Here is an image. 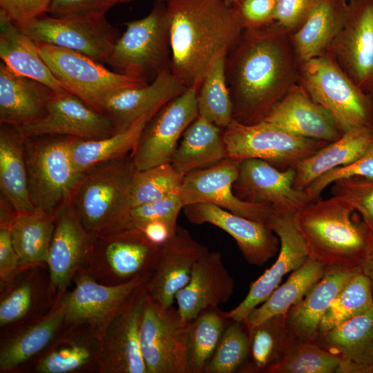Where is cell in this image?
<instances>
[{"label":"cell","instance_id":"obj_21","mask_svg":"<svg viewBox=\"0 0 373 373\" xmlns=\"http://www.w3.org/2000/svg\"><path fill=\"white\" fill-rule=\"evenodd\" d=\"M186 89L169 68L149 84L111 93L102 101L99 111L110 119L115 133L122 132L144 115L160 108Z\"/></svg>","mask_w":373,"mask_h":373},{"label":"cell","instance_id":"obj_33","mask_svg":"<svg viewBox=\"0 0 373 373\" xmlns=\"http://www.w3.org/2000/svg\"><path fill=\"white\" fill-rule=\"evenodd\" d=\"M0 57L15 73L37 80L55 92L65 90L41 57L37 44L1 13Z\"/></svg>","mask_w":373,"mask_h":373},{"label":"cell","instance_id":"obj_60","mask_svg":"<svg viewBox=\"0 0 373 373\" xmlns=\"http://www.w3.org/2000/svg\"><path fill=\"white\" fill-rule=\"evenodd\" d=\"M365 373H373V362L366 368Z\"/></svg>","mask_w":373,"mask_h":373},{"label":"cell","instance_id":"obj_4","mask_svg":"<svg viewBox=\"0 0 373 373\" xmlns=\"http://www.w3.org/2000/svg\"><path fill=\"white\" fill-rule=\"evenodd\" d=\"M137 170L131 152L84 172L70 202L87 232L108 228L117 233L133 227L131 189Z\"/></svg>","mask_w":373,"mask_h":373},{"label":"cell","instance_id":"obj_37","mask_svg":"<svg viewBox=\"0 0 373 373\" xmlns=\"http://www.w3.org/2000/svg\"><path fill=\"white\" fill-rule=\"evenodd\" d=\"M117 238L106 247L105 255L113 273L121 278H132L153 270L161 246L151 242L139 229H131L117 233Z\"/></svg>","mask_w":373,"mask_h":373},{"label":"cell","instance_id":"obj_25","mask_svg":"<svg viewBox=\"0 0 373 373\" xmlns=\"http://www.w3.org/2000/svg\"><path fill=\"white\" fill-rule=\"evenodd\" d=\"M55 91L0 63V124L21 127L43 119Z\"/></svg>","mask_w":373,"mask_h":373},{"label":"cell","instance_id":"obj_43","mask_svg":"<svg viewBox=\"0 0 373 373\" xmlns=\"http://www.w3.org/2000/svg\"><path fill=\"white\" fill-rule=\"evenodd\" d=\"M341 359L314 342L296 338L283 359L269 373L337 372Z\"/></svg>","mask_w":373,"mask_h":373},{"label":"cell","instance_id":"obj_57","mask_svg":"<svg viewBox=\"0 0 373 373\" xmlns=\"http://www.w3.org/2000/svg\"><path fill=\"white\" fill-rule=\"evenodd\" d=\"M360 269L361 272L369 279L373 292V238Z\"/></svg>","mask_w":373,"mask_h":373},{"label":"cell","instance_id":"obj_26","mask_svg":"<svg viewBox=\"0 0 373 373\" xmlns=\"http://www.w3.org/2000/svg\"><path fill=\"white\" fill-rule=\"evenodd\" d=\"M314 343L341 359L337 373H365L373 362V307L319 333Z\"/></svg>","mask_w":373,"mask_h":373},{"label":"cell","instance_id":"obj_49","mask_svg":"<svg viewBox=\"0 0 373 373\" xmlns=\"http://www.w3.org/2000/svg\"><path fill=\"white\" fill-rule=\"evenodd\" d=\"M90 358L89 351L81 345L63 347L52 352L37 364L40 373H66L74 371L86 364Z\"/></svg>","mask_w":373,"mask_h":373},{"label":"cell","instance_id":"obj_22","mask_svg":"<svg viewBox=\"0 0 373 373\" xmlns=\"http://www.w3.org/2000/svg\"><path fill=\"white\" fill-rule=\"evenodd\" d=\"M234 280L219 251H208L195 264L189 280L175 295L178 310L190 322L203 311L227 302L234 289Z\"/></svg>","mask_w":373,"mask_h":373},{"label":"cell","instance_id":"obj_10","mask_svg":"<svg viewBox=\"0 0 373 373\" xmlns=\"http://www.w3.org/2000/svg\"><path fill=\"white\" fill-rule=\"evenodd\" d=\"M39 52L62 88L99 111L102 101L123 88L147 84L119 74L81 52L37 43Z\"/></svg>","mask_w":373,"mask_h":373},{"label":"cell","instance_id":"obj_3","mask_svg":"<svg viewBox=\"0 0 373 373\" xmlns=\"http://www.w3.org/2000/svg\"><path fill=\"white\" fill-rule=\"evenodd\" d=\"M355 210L337 196L318 199L294 214L308 257L326 266L360 267L373 238L362 220L352 218Z\"/></svg>","mask_w":373,"mask_h":373},{"label":"cell","instance_id":"obj_36","mask_svg":"<svg viewBox=\"0 0 373 373\" xmlns=\"http://www.w3.org/2000/svg\"><path fill=\"white\" fill-rule=\"evenodd\" d=\"M159 109L144 115L126 130L110 136L97 140L75 137L70 149L71 160L75 169L84 173L99 164L131 153L146 124Z\"/></svg>","mask_w":373,"mask_h":373},{"label":"cell","instance_id":"obj_29","mask_svg":"<svg viewBox=\"0 0 373 373\" xmlns=\"http://www.w3.org/2000/svg\"><path fill=\"white\" fill-rule=\"evenodd\" d=\"M373 142V128L362 126L343 133L316 153L300 160L294 167V186L305 190L323 174L348 165L361 157Z\"/></svg>","mask_w":373,"mask_h":373},{"label":"cell","instance_id":"obj_39","mask_svg":"<svg viewBox=\"0 0 373 373\" xmlns=\"http://www.w3.org/2000/svg\"><path fill=\"white\" fill-rule=\"evenodd\" d=\"M230 321L225 312L212 307L203 311L189 323L187 365L189 373H204Z\"/></svg>","mask_w":373,"mask_h":373},{"label":"cell","instance_id":"obj_40","mask_svg":"<svg viewBox=\"0 0 373 373\" xmlns=\"http://www.w3.org/2000/svg\"><path fill=\"white\" fill-rule=\"evenodd\" d=\"M65 318V307L61 304L41 321L10 339L1 349V370L15 367L44 348L53 338Z\"/></svg>","mask_w":373,"mask_h":373},{"label":"cell","instance_id":"obj_61","mask_svg":"<svg viewBox=\"0 0 373 373\" xmlns=\"http://www.w3.org/2000/svg\"><path fill=\"white\" fill-rule=\"evenodd\" d=\"M370 96V98H371V100H372V106H373V93L369 94Z\"/></svg>","mask_w":373,"mask_h":373},{"label":"cell","instance_id":"obj_9","mask_svg":"<svg viewBox=\"0 0 373 373\" xmlns=\"http://www.w3.org/2000/svg\"><path fill=\"white\" fill-rule=\"evenodd\" d=\"M36 43L70 49L105 63L120 35L105 13L63 17L45 14L31 21L15 23Z\"/></svg>","mask_w":373,"mask_h":373},{"label":"cell","instance_id":"obj_28","mask_svg":"<svg viewBox=\"0 0 373 373\" xmlns=\"http://www.w3.org/2000/svg\"><path fill=\"white\" fill-rule=\"evenodd\" d=\"M87 231L70 200L55 213V229L48 262L51 285L64 288L73 274L87 249Z\"/></svg>","mask_w":373,"mask_h":373},{"label":"cell","instance_id":"obj_13","mask_svg":"<svg viewBox=\"0 0 373 373\" xmlns=\"http://www.w3.org/2000/svg\"><path fill=\"white\" fill-rule=\"evenodd\" d=\"M327 52L365 93H373V0H351Z\"/></svg>","mask_w":373,"mask_h":373},{"label":"cell","instance_id":"obj_27","mask_svg":"<svg viewBox=\"0 0 373 373\" xmlns=\"http://www.w3.org/2000/svg\"><path fill=\"white\" fill-rule=\"evenodd\" d=\"M360 267L327 266L322 278L286 314V323L298 339L314 342L323 317L344 285Z\"/></svg>","mask_w":373,"mask_h":373},{"label":"cell","instance_id":"obj_20","mask_svg":"<svg viewBox=\"0 0 373 373\" xmlns=\"http://www.w3.org/2000/svg\"><path fill=\"white\" fill-rule=\"evenodd\" d=\"M209 251L208 247L199 242L182 227L161 246L148 281V294L161 305H173L175 295L189 282L195 262Z\"/></svg>","mask_w":373,"mask_h":373},{"label":"cell","instance_id":"obj_51","mask_svg":"<svg viewBox=\"0 0 373 373\" xmlns=\"http://www.w3.org/2000/svg\"><path fill=\"white\" fill-rule=\"evenodd\" d=\"M276 0H238L233 6L244 28H258L274 21Z\"/></svg>","mask_w":373,"mask_h":373},{"label":"cell","instance_id":"obj_2","mask_svg":"<svg viewBox=\"0 0 373 373\" xmlns=\"http://www.w3.org/2000/svg\"><path fill=\"white\" fill-rule=\"evenodd\" d=\"M166 6L170 70L186 88L199 89L215 61L235 46L244 27L236 8L224 0H168Z\"/></svg>","mask_w":373,"mask_h":373},{"label":"cell","instance_id":"obj_14","mask_svg":"<svg viewBox=\"0 0 373 373\" xmlns=\"http://www.w3.org/2000/svg\"><path fill=\"white\" fill-rule=\"evenodd\" d=\"M240 162L228 157L212 166L186 174L179 192L184 207L197 203L212 204L267 224L271 212L270 205L243 201L233 192Z\"/></svg>","mask_w":373,"mask_h":373},{"label":"cell","instance_id":"obj_56","mask_svg":"<svg viewBox=\"0 0 373 373\" xmlns=\"http://www.w3.org/2000/svg\"><path fill=\"white\" fill-rule=\"evenodd\" d=\"M177 224L163 220L149 222L139 229L153 244L162 246L169 241L175 233Z\"/></svg>","mask_w":373,"mask_h":373},{"label":"cell","instance_id":"obj_45","mask_svg":"<svg viewBox=\"0 0 373 373\" xmlns=\"http://www.w3.org/2000/svg\"><path fill=\"white\" fill-rule=\"evenodd\" d=\"M250 335L243 321L231 320L204 373L238 372L249 350Z\"/></svg>","mask_w":373,"mask_h":373},{"label":"cell","instance_id":"obj_47","mask_svg":"<svg viewBox=\"0 0 373 373\" xmlns=\"http://www.w3.org/2000/svg\"><path fill=\"white\" fill-rule=\"evenodd\" d=\"M348 178L373 180V142L358 160L323 174L312 182L305 191L310 202H314L320 198L323 191L329 184L340 179Z\"/></svg>","mask_w":373,"mask_h":373},{"label":"cell","instance_id":"obj_11","mask_svg":"<svg viewBox=\"0 0 373 373\" xmlns=\"http://www.w3.org/2000/svg\"><path fill=\"white\" fill-rule=\"evenodd\" d=\"M178 308L164 307L147 294L140 327V341L148 373H189L187 332Z\"/></svg>","mask_w":373,"mask_h":373},{"label":"cell","instance_id":"obj_12","mask_svg":"<svg viewBox=\"0 0 373 373\" xmlns=\"http://www.w3.org/2000/svg\"><path fill=\"white\" fill-rule=\"evenodd\" d=\"M198 90L187 88L149 119L131 151L137 170L171 163L180 137L198 115Z\"/></svg>","mask_w":373,"mask_h":373},{"label":"cell","instance_id":"obj_6","mask_svg":"<svg viewBox=\"0 0 373 373\" xmlns=\"http://www.w3.org/2000/svg\"><path fill=\"white\" fill-rule=\"evenodd\" d=\"M126 26L105 64L119 74L149 84L170 68L166 2L156 1L146 16L128 21Z\"/></svg>","mask_w":373,"mask_h":373},{"label":"cell","instance_id":"obj_50","mask_svg":"<svg viewBox=\"0 0 373 373\" xmlns=\"http://www.w3.org/2000/svg\"><path fill=\"white\" fill-rule=\"evenodd\" d=\"M321 0H276L274 21L290 33L305 22Z\"/></svg>","mask_w":373,"mask_h":373},{"label":"cell","instance_id":"obj_59","mask_svg":"<svg viewBox=\"0 0 373 373\" xmlns=\"http://www.w3.org/2000/svg\"><path fill=\"white\" fill-rule=\"evenodd\" d=\"M116 1H117V3H126V2L132 1L133 0H116ZM155 1L166 2L168 0H155Z\"/></svg>","mask_w":373,"mask_h":373},{"label":"cell","instance_id":"obj_8","mask_svg":"<svg viewBox=\"0 0 373 373\" xmlns=\"http://www.w3.org/2000/svg\"><path fill=\"white\" fill-rule=\"evenodd\" d=\"M223 138L229 157L258 159L280 170L294 169L329 143L291 134L265 121L247 125L233 119L224 128Z\"/></svg>","mask_w":373,"mask_h":373},{"label":"cell","instance_id":"obj_30","mask_svg":"<svg viewBox=\"0 0 373 373\" xmlns=\"http://www.w3.org/2000/svg\"><path fill=\"white\" fill-rule=\"evenodd\" d=\"M0 189L17 213L36 211L29 193L24 137L19 127L8 124L0 126Z\"/></svg>","mask_w":373,"mask_h":373},{"label":"cell","instance_id":"obj_41","mask_svg":"<svg viewBox=\"0 0 373 373\" xmlns=\"http://www.w3.org/2000/svg\"><path fill=\"white\" fill-rule=\"evenodd\" d=\"M226 58L222 56L215 61L198 90V115L222 129L233 119V104L226 79Z\"/></svg>","mask_w":373,"mask_h":373},{"label":"cell","instance_id":"obj_52","mask_svg":"<svg viewBox=\"0 0 373 373\" xmlns=\"http://www.w3.org/2000/svg\"><path fill=\"white\" fill-rule=\"evenodd\" d=\"M51 0H0V13L15 23L48 13Z\"/></svg>","mask_w":373,"mask_h":373},{"label":"cell","instance_id":"obj_15","mask_svg":"<svg viewBox=\"0 0 373 373\" xmlns=\"http://www.w3.org/2000/svg\"><path fill=\"white\" fill-rule=\"evenodd\" d=\"M148 281L111 317L101 341L99 354L101 372L148 373L140 341V327L148 294Z\"/></svg>","mask_w":373,"mask_h":373},{"label":"cell","instance_id":"obj_35","mask_svg":"<svg viewBox=\"0 0 373 373\" xmlns=\"http://www.w3.org/2000/svg\"><path fill=\"white\" fill-rule=\"evenodd\" d=\"M249 335L248 356L238 372L269 373L283 359L296 338L287 325L286 316L283 314L265 320Z\"/></svg>","mask_w":373,"mask_h":373},{"label":"cell","instance_id":"obj_32","mask_svg":"<svg viewBox=\"0 0 373 373\" xmlns=\"http://www.w3.org/2000/svg\"><path fill=\"white\" fill-rule=\"evenodd\" d=\"M347 0H321L305 22L290 33L300 62L324 54L342 29Z\"/></svg>","mask_w":373,"mask_h":373},{"label":"cell","instance_id":"obj_46","mask_svg":"<svg viewBox=\"0 0 373 373\" xmlns=\"http://www.w3.org/2000/svg\"><path fill=\"white\" fill-rule=\"evenodd\" d=\"M332 184V195L350 204L373 231V180L348 178Z\"/></svg>","mask_w":373,"mask_h":373},{"label":"cell","instance_id":"obj_34","mask_svg":"<svg viewBox=\"0 0 373 373\" xmlns=\"http://www.w3.org/2000/svg\"><path fill=\"white\" fill-rule=\"evenodd\" d=\"M327 267L323 262L308 257L301 266L292 271L285 283L278 287L243 321L249 332L271 316L278 314L286 316L289 309L300 303L322 278Z\"/></svg>","mask_w":373,"mask_h":373},{"label":"cell","instance_id":"obj_48","mask_svg":"<svg viewBox=\"0 0 373 373\" xmlns=\"http://www.w3.org/2000/svg\"><path fill=\"white\" fill-rule=\"evenodd\" d=\"M184 205L179 193L153 202L132 207L130 218L132 225L140 229L155 220H163L177 224L178 215Z\"/></svg>","mask_w":373,"mask_h":373},{"label":"cell","instance_id":"obj_31","mask_svg":"<svg viewBox=\"0 0 373 373\" xmlns=\"http://www.w3.org/2000/svg\"><path fill=\"white\" fill-rule=\"evenodd\" d=\"M223 130L198 115L184 132L171 164L186 175L228 157Z\"/></svg>","mask_w":373,"mask_h":373},{"label":"cell","instance_id":"obj_42","mask_svg":"<svg viewBox=\"0 0 373 373\" xmlns=\"http://www.w3.org/2000/svg\"><path fill=\"white\" fill-rule=\"evenodd\" d=\"M373 307L371 283L361 271L342 287L325 313L319 333L326 332Z\"/></svg>","mask_w":373,"mask_h":373},{"label":"cell","instance_id":"obj_23","mask_svg":"<svg viewBox=\"0 0 373 373\" xmlns=\"http://www.w3.org/2000/svg\"><path fill=\"white\" fill-rule=\"evenodd\" d=\"M262 121L298 136L327 142L342 135L330 115L298 84L274 106Z\"/></svg>","mask_w":373,"mask_h":373},{"label":"cell","instance_id":"obj_54","mask_svg":"<svg viewBox=\"0 0 373 373\" xmlns=\"http://www.w3.org/2000/svg\"><path fill=\"white\" fill-rule=\"evenodd\" d=\"M116 0H51L48 15L63 17L87 13H106Z\"/></svg>","mask_w":373,"mask_h":373},{"label":"cell","instance_id":"obj_16","mask_svg":"<svg viewBox=\"0 0 373 373\" xmlns=\"http://www.w3.org/2000/svg\"><path fill=\"white\" fill-rule=\"evenodd\" d=\"M294 214L271 208L267 225L279 238L278 258L270 268L251 284L242 301L233 309L225 312L229 319L243 321L268 298L283 276L298 268L308 258L305 245L295 224Z\"/></svg>","mask_w":373,"mask_h":373},{"label":"cell","instance_id":"obj_5","mask_svg":"<svg viewBox=\"0 0 373 373\" xmlns=\"http://www.w3.org/2000/svg\"><path fill=\"white\" fill-rule=\"evenodd\" d=\"M75 137L59 135L24 137L29 193L38 212L54 216L71 200L84 173L73 164L71 145Z\"/></svg>","mask_w":373,"mask_h":373},{"label":"cell","instance_id":"obj_19","mask_svg":"<svg viewBox=\"0 0 373 373\" xmlns=\"http://www.w3.org/2000/svg\"><path fill=\"white\" fill-rule=\"evenodd\" d=\"M183 212L193 224L208 223L227 232L236 240L243 257L251 265L262 266L279 251V238L265 223L209 203L186 205Z\"/></svg>","mask_w":373,"mask_h":373},{"label":"cell","instance_id":"obj_38","mask_svg":"<svg viewBox=\"0 0 373 373\" xmlns=\"http://www.w3.org/2000/svg\"><path fill=\"white\" fill-rule=\"evenodd\" d=\"M8 228L21 264H35L48 260L55 229V215L35 211L17 213Z\"/></svg>","mask_w":373,"mask_h":373},{"label":"cell","instance_id":"obj_58","mask_svg":"<svg viewBox=\"0 0 373 373\" xmlns=\"http://www.w3.org/2000/svg\"><path fill=\"white\" fill-rule=\"evenodd\" d=\"M224 1L229 6H236L238 2V0H224Z\"/></svg>","mask_w":373,"mask_h":373},{"label":"cell","instance_id":"obj_53","mask_svg":"<svg viewBox=\"0 0 373 373\" xmlns=\"http://www.w3.org/2000/svg\"><path fill=\"white\" fill-rule=\"evenodd\" d=\"M32 287L24 283L8 295L0 304V325L17 321L26 314L32 303Z\"/></svg>","mask_w":373,"mask_h":373},{"label":"cell","instance_id":"obj_7","mask_svg":"<svg viewBox=\"0 0 373 373\" xmlns=\"http://www.w3.org/2000/svg\"><path fill=\"white\" fill-rule=\"evenodd\" d=\"M298 84L325 109L343 134L358 126L373 128L370 96L327 53L300 64Z\"/></svg>","mask_w":373,"mask_h":373},{"label":"cell","instance_id":"obj_24","mask_svg":"<svg viewBox=\"0 0 373 373\" xmlns=\"http://www.w3.org/2000/svg\"><path fill=\"white\" fill-rule=\"evenodd\" d=\"M141 274L115 285L97 283L88 276L79 277L73 291L64 303L67 321H97L113 316L126 303L133 294L148 280Z\"/></svg>","mask_w":373,"mask_h":373},{"label":"cell","instance_id":"obj_55","mask_svg":"<svg viewBox=\"0 0 373 373\" xmlns=\"http://www.w3.org/2000/svg\"><path fill=\"white\" fill-rule=\"evenodd\" d=\"M20 263L14 248L8 227L1 226L0 229V275L6 278Z\"/></svg>","mask_w":373,"mask_h":373},{"label":"cell","instance_id":"obj_1","mask_svg":"<svg viewBox=\"0 0 373 373\" xmlns=\"http://www.w3.org/2000/svg\"><path fill=\"white\" fill-rule=\"evenodd\" d=\"M300 61L290 32L273 21L244 28L226 58L233 119L257 124L298 84Z\"/></svg>","mask_w":373,"mask_h":373},{"label":"cell","instance_id":"obj_44","mask_svg":"<svg viewBox=\"0 0 373 373\" xmlns=\"http://www.w3.org/2000/svg\"><path fill=\"white\" fill-rule=\"evenodd\" d=\"M184 175L171 163L137 170L132 184V207L162 199L180 192Z\"/></svg>","mask_w":373,"mask_h":373},{"label":"cell","instance_id":"obj_18","mask_svg":"<svg viewBox=\"0 0 373 373\" xmlns=\"http://www.w3.org/2000/svg\"><path fill=\"white\" fill-rule=\"evenodd\" d=\"M19 128L25 137L59 135L97 140L115 133L105 115L66 90L53 93L43 119Z\"/></svg>","mask_w":373,"mask_h":373},{"label":"cell","instance_id":"obj_17","mask_svg":"<svg viewBox=\"0 0 373 373\" xmlns=\"http://www.w3.org/2000/svg\"><path fill=\"white\" fill-rule=\"evenodd\" d=\"M294 169L280 170L258 159L240 161L239 175L233 185L240 200L270 205L274 210L296 213L310 202L305 190L294 186Z\"/></svg>","mask_w":373,"mask_h":373}]
</instances>
